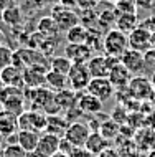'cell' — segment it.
<instances>
[{"label":"cell","instance_id":"6da1fadb","mask_svg":"<svg viewBox=\"0 0 155 157\" xmlns=\"http://www.w3.org/2000/svg\"><path fill=\"white\" fill-rule=\"evenodd\" d=\"M127 50H129L127 33L117 30V28H111L106 33V36L102 38V52L106 55H109V56L120 58Z\"/></svg>","mask_w":155,"mask_h":157},{"label":"cell","instance_id":"7a4b0ae2","mask_svg":"<svg viewBox=\"0 0 155 157\" xmlns=\"http://www.w3.org/2000/svg\"><path fill=\"white\" fill-rule=\"evenodd\" d=\"M0 104L3 109L20 116L25 111V91L18 86H5L0 93Z\"/></svg>","mask_w":155,"mask_h":157},{"label":"cell","instance_id":"3957f363","mask_svg":"<svg viewBox=\"0 0 155 157\" xmlns=\"http://www.w3.org/2000/svg\"><path fill=\"white\" fill-rule=\"evenodd\" d=\"M120 60L116 56H109V55H93L89 61L86 63L87 70H89L91 78H107L111 70L114 68Z\"/></svg>","mask_w":155,"mask_h":157},{"label":"cell","instance_id":"277c9868","mask_svg":"<svg viewBox=\"0 0 155 157\" xmlns=\"http://www.w3.org/2000/svg\"><path fill=\"white\" fill-rule=\"evenodd\" d=\"M91 81V75L86 63H73L68 73V86L73 91L81 93L87 90V84Z\"/></svg>","mask_w":155,"mask_h":157},{"label":"cell","instance_id":"5b68a950","mask_svg":"<svg viewBox=\"0 0 155 157\" xmlns=\"http://www.w3.org/2000/svg\"><path fill=\"white\" fill-rule=\"evenodd\" d=\"M48 116L43 114V111L31 109V111H23L18 116V127L20 129H31L36 132H45L46 129Z\"/></svg>","mask_w":155,"mask_h":157},{"label":"cell","instance_id":"8992f818","mask_svg":"<svg viewBox=\"0 0 155 157\" xmlns=\"http://www.w3.org/2000/svg\"><path fill=\"white\" fill-rule=\"evenodd\" d=\"M153 84L152 81L144 75L132 76L131 83H129V93L132 94L134 99L137 101H147L153 98Z\"/></svg>","mask_w":155,"mask_h":157},{"label":"cell","instance_id":"52a82bcc","mask_svg":"<svg viewBox=\"0 0 155 157\" xmlns=\"http://www.w3.org/2000/svg\"><path fill=\"white\" fill-rule=\"evenodd\" d=\"M91 132H93V131L89 129L87 124L76 121V122H71V124L68 126V129H66V132H65L63 137H65L68 142L73 144L74 147H84V144H86Z\"/></svg>","mask_w":155,"mask_h":157},{"label":"cell","instance_id":"ba28073f","mask_svg":"<svg viewBox=\"0 0 155 157\" xmlns=\"http://www.w3.org/2000/svg\"><path fill=\"white\" fill-rule=\"evenodd\" d=\"M86 91L91 93L93 96H96L98 99H101L102 103L109 101L116 94V88L112 86V83L109 81V78H91Z\"/></svg>","mask_w":155,"mask_h":157},{"label":"cell","instance_id":"9c48e42d","mask_svg":"<svg viewBox=\"0 0 155 157\" xmlns=\"http://www.w3.org/2000/svg\"><path fill=\"white\" fill-rule=\"evenodd\" d=\"M127 36H129V48L137 50V52H142V53H145L147 50L152 48V33L147 28L142 27L140 23Z\"/></svg>","mask_w":155,"mask_h":157},{"label":"cell","instance_id":"30bf717a","mask_svg":"<svg viewBox=\"0 0 155 157\" xmlns=\"http://www.w3.org/2000/svg\"><path fill=\"white\" fill-rule=\"evenodd\" d=\"M119 60L134 76L145 73V60H144V53L142 52H137V50L129 48Z\"/></svg>","mask_w":155,"mask_h":157},{"label":"cell","instance_id":"8fae6325","mask_svg":"<svg viewBox=\"0 0 155 157\" xmlns=\"http://www.w3.org/2000/svg\"><path fill=\"white\" fill-rule=\"evenodd\" d=\"M53 20L56 22L60 32H68L69 28H73L74 25L79 23V17L74 13L71 8L65 7V5H60L53 10Z\"/></svg>","mask_w":155,"mask_h":157},{"label":"cell","instance_id":"7c38bea8","mask_svg":"<svg viewBox=\"0 0 155 157\" xmlns=\"http://www.w3.org/2000/svg\"><path fill=\"white\" fill-rule=\"evenodd\" d=\"M60 141H61V137H58V136L50 134L45 131V132L40 134L36 152H38L41 157H53L58 151H60Z\"/></svg>","mask_w":155,"mask_h":157},{"label":"cell","instance_id":"4fadbf2b","mask_svg":"<svg viewBox=\"0 0 155 157\" xmlns=\"http://www.w3.org/2000/svg\"><path fill=\"white\" fill-rule=\"evenodd\" d=\"M132 76L134 75L119 61L111 70V73H109L107 78H109V81L112 83V86L116 88V91H119V90H127L129 83H131V79H132Z\"/></svg>","mask_w":155,"mask_h":157},{"label":"cell","instance_id":"5bb4252c","mask_svg":"<svg viewBox=\"0 0 155 157\" xmlns=\"http://www.w3.org/2000/svg\"><path fill=\"white\" fill-rule=\"evenodd\" d=\"M93 53L94 52L86 43H68L65 48V56H68L73 63H87Z\"/></svg>","mask_w":155,"mask_h":157},{"label":"cell","instance_id":"9a60e30c","mask_svg":"<svg viewBox=\"0 0 155 157\" xmlns=\"http://www.w3.org/2000/svg\"><path fill=\"white\" fill-rule=\"evenodd\" d=\"M76 106L84 114H98V113H101V109H102V101L98 99L96 96H93L91 93L81 91V93H78Z\"/></svg>","mask_w":155,"mask_h":157},{"label":"cell","instance_id":"2e32d148","mask_svg":"<svg viewBox=\"0 0 155 157\" xmlns=\"http://www.w3.org/2000/svg\"><path fill=\"white\" fill-rule=\"evenodd\" d=\"M46 68L43 66H28L23 70V83L28 88H40L45 84Z\"/></svg>","mask_w":155,"mask_h":157},{"label":"cell","instance_id":"e0dca14e","mask_svg":"<svg viewBox=\"0 0 155 157\" xmlns=\"http://www.w3.org/2000/svg\"><path fill=\"white\" fill-rule=\"evenodd\" d=\"M20 131L18 127V116L7 109L0 111V134L3 137L7 136H12V134H17Z\"/></svg>","mask_w":155,"mask_h":157},{"label":"cell","instance_id":"ac0fdd59","mask_svg":"<svg viewBox=\"0 0 155 157\" xmlns=\"http://www.w3.org/2000/svg\"><path fill=\"white\" fill-rule=\"evenodd\" d=\"M40 134L41 132H36V131H31V129H20L17 132V144L25 152L35 151L40 141Z\"/></svg>","mask_w":155,"mask_h":157},{"label":"cell","instance_id":"d6986e66","mask_svg":"<svg viewBox=\"0 0 155 157\" xmlns=\"http://www.w3.org/2000/svg\"><path fill=\"white\" fill-rule=\"evenodd\" d=\"M0 78L5 86H18V88H23L25 83H23V70L22 68H17L13 65L3 68L0 70Z\"/></svg>","mask_w":155,"mask_h":157},{"label":"cell","instance_id":"ffe728a7","mask_svg":"<svg viewBox=\"0 0 155 157\" xmlns=\"http://www.w3.org/2000/svg\"><path fill=\"white\" fill-rule=\"evenodd\" d=\"M84 147L89 152H93L94 155H98L99 152H102V151H106L107 147H111V141H107V139L104 137L101 132L93 131V132L89 134V137H87Z\"/></svg>","mask_w":155,"mask_h":157},{"label":"cell","instance_id":"44dd1931","mask_svg":"<svg viewBox=\"0 0 155 157\" xmlns=\"http://www.w3.org/2000/svg\"><path fill=\"white\" fill-rule=\"evenodd\" d=\"M45 84L54 93L63 91V90L68 88V76L56 73V71H53V70H48L46 75H45Z\"/></svg>","mask_w":155,"mask_h":157},{"label":"cell","instance_id":"7402d4cb","mask_svg":"<svg viewBox=\"0 0 155 157\" xmlns=\"http://www.w3.org/2000/svg\"><path fill=\"white\" fill-rule=\"evenodd\" d=\"M140 23L139 17L137 13H117V18H116V28L124 33H131L134 28H137Z\"/></svg>","mask_w":155,"mask_h":157},{"label":"cell","instance_id":"603a6c76","mask_svg":"<svg viewBox=\"0 0 155 157\" xmlns=\"http://www.w3.org/2000/svg\"><path fill=\"white\" fill-rule=\"evenodd\" d=\"M69 122L66 121V117H60L56 114H48V121H46V132L50 134H54L58 137H63L68 129Z\"/></svg>","mask_w":155,"mask_h":157},{"label":"cell","instance_id":"cb8c5ba5","mask_svg":"<svg viewBox=\"0 0 155 157\" xmlns=\"http://www.w3.org/2000/svg\"><path fill=\"white\" fill-rule=\"evenodd\" d=\"M54 101H56V104L60 106V109H69L73 108V106H76V101H78V93L73 91L69 88H66V90L63 91H58L56 94H54Z\"/></svg>","mask_w":155,"mask_h":157},{"label":"cell","instance_id":"d4e9b609","mask_svg":"<svg viewBox=\"0 0 155 157\" xmlns=\"http://www.w3.org/2000/svg\"><path fill=\"white\" fill-rule=\"evenodd\" d=\"M66 40H68V43H86L87 27H84V25H81V23L74 25L73 28H69V30L66 32Z\"/></svg>","mask_w":155,"mask_h":157},{"label":"cell","instance_id":"484cf974","mask_svg":"<svg viewBox=\"0 0 155 157\" xmlns=\"http://www.w3.org/2000/svg\"><path fill=\"white\" fill-rule=\"evenodd\" d=\"M98 132H101L107 141L112 142V139L117 137V134L120 132V124H117L114 119H107V121H102L99 124V129Z\"/></svg>","mask_w":155,"mask_h":157},{"label":"cell","instance_id":"4316f807","mask_svg":"<svg viewBox=\"0 0 155 157\" xmlns=\"http://www.w3.org/2000/svg\"><path fill=\"white\" fill-rule=\"evenodd\" d=\"M71 66H73V61L68 56H53L50 60V70L61 73V75H66V76H68Z\"/></svg>","mask_w":155,"mask_h":157},{"label":"cell","instance_id":"83f0119b","mask_svg":"<svg viewBox=\"0 0 155 157\" xmlns=\"http://www.w3.org/2000/svg\"><path fill=\"white\" fill-rule=\"evenodd\" d=\"M38 32L43 33V36L53 38L58 32H60V28H58L56 22L53 20V17H45V18H41L40 23H38Z\"/></svg>","mask_w":155,"mask_h":157},{"label":"cell","instance_id":"f1b7e54d","mask_svg":"<svg viewBox=\"0 0 155 157\" xmlns=\"http://www.w3.org/2000/svg\"><path fill=\"white\" fill-rule=\"evenodd\" d=\"M20 18H22V12H20V8L15 7V5L8 7L7 10L2 12V20H3L7 25H10V27H13V25L18 23Z\"/></svg>","mask_w":155,"mask_h":157},{"label":"cell","instance_id":"f546056e","mask_svg":"<svg viewBox=\"0 0 155 157\" xmlns=\"http://www.w3.org/2000/svg\"><path fill=\"white\" fill-rule=\"evenodd\" d=\"M114 8L117 13H137V10H139L135 0H119Z\"/></svg>","mask_w":155,"mask_h":157},{"label":"cell","instance_id":"4dcf8cb0","mask_svg":"<svg viewBox=\"0 0 155 157\" xmlns=\"http://www.w3.org/2000/svg\"><path fill=\"white\" fill-rule=\"evenodd\" d=\"M13 61V50L7 45H0V70L10 66Z\"/></svg>","mask_w":155,"mask_h":157},{"label":"cell","instance_id":"1f68e13d","mask_svg":"<svg viewBox=\"0 0 155 157\" xmlns=\"http://www.w3.org/2000/svg\"><path fill=\"white\" fill-rule=\"evenodd\" d=\"M25 152L18 144H7L2 151V157H25Z\"/></svg>","mask_w":155,"mask_h":157},{"label":"cell","instance_id":"d6a6232c","mask_svg":"<svg viewBox=\"0 0 155 157\" xmlns=\"http://www.w3.org/2000/svg\"><path fill=\"white\" fill-rule=\"evenodd\" d=\"M144 60H145V73L152 75L155 71V48H150L144 53Z\"/></svg>","mask_w":155,"mask_h":157},{"label":"cell","instance_id":"836d02e7","mask_svg":"<svg viewBox=\"0 0 155 157\" xmlns=\"http://www.w3.org/2000/svg\"><path fill=\"white\" fill-rule=\"evenodd\" d=\"M111 119H114L117 124H122L124 121H127L129 119V114H127V108H124L122 104H119L117 108L112 111L111 114Z\"/></svg>","mask_w":155,"mask_h":157},{"label":"cell","instance_id":"e575fe53","mask_svg":"<svg viewBox=\"0 0 155 157\" xmlns=\"http://www.w3.org/2000/svg\"><path fill=\"white\" fill-rule=\"evenodd\" d=\"M140 25L144 28H147L150 33H155V15H150V17H147V18L140 20Z\"/></svg>","mask_w":155,"mask_h":157},{"label":"cell","instance_id":"d590c367","mask_svg":"<svg viewBox=\"0 0 155 157\" xmlns=\"http://www.w3.org/2000/svg\"><path fill=\"white\" fill-rule=\"evenodd\" d=\"M71 157H96L93 152H89L86 149V147H76V149L73 151V154Z\"/></svg>","mask_w":155,"mask_h":157},{"label":"cell","instance_id":"8d00e7d4","mask_svg":"<svg viewBox=\"0 0 155 157\" xmlns=\"http://www.w3.org/2000/svg\"><path fill=\"white\" fill-rule=\"evenodd\" d=\"M137 7L142 8V10H153L155 7V0H135Z\"/></svg>","mask_w":155,"mask_h":157},{"label":"cell","instance_id":"74e56055","mask_svg":"<svg viewBox=\"0 0 155 157\" xmlns=\"http://www.w3.org/2000/svg\"><path fill=\"white\" fill-rule=\"evenodd\" d=\"M96 157H120V154H119V151H117V149H114V147H107L106 151L99 152Z\"/></svg>","mask_w":155,"mask_h":157},{"label":"cell","instance_id":"f35d334b","mask_svg":"<svg viewBox=\"0 0 155 157\" xmlns=\"http://www.w3.org/2000/svg\"><path fill=\"white\" fill-rule=\"evenodd\" d=\"M13 2L15 0H0V12H3V10H7L8 7H12Z\"/></svg>","mask_w":155,"mask_h":157},{"label":"cell","instance_id":"ab89813d","mask_svg":"<svg viewBox=\"0 0 155 157\" xmlns=\"http://www.w3.org/2000/svg\"><path fill=\"white\" fill-rule=\"evenodd\" d=\"M60 3H61V5H65V7H74V5H76V3H78V0H60Z\"/></svg>","mask_w":155,"mask_h":157},{"label":"cell","instance_id":"60d3db41","mask_svg":"<svg viewBox=\"0 0 155 157\" xmlns=\"http://www.w3.org/2000/svg\"><path fill=\"white\" fill-rule=\"evenodd\" d=\"M25 157H41L38 152H36V149L35 151H30V152H27V154H25Z\"/></svg>","mask_w":155,"mask_h":157},{"label":"cell","instance_id":"b9f144b4","mask_svg":"<svg viewBox=\"0 0 155 157\" xmlns=\"http://www.w3.org/2000/svg\"><path fill=\"white\" fill-rule=\"evenodd\" d=\"M53 157H69V155H68V154H63V152L58 151V152H56V154H54Z\"/></svg>","mask_w":155,"mask_h":157},{"label":"cell","instance_id":"7bdbcfd3","mask_svg":"<svg viewBox=\"0 0 155 157\" xmlns=\"http://www.w3.org/2000/svg\"><path fill=\"white\" fill-rule=\"evenodd\" d=\"M150 81H152V84H153V88H155V71L152 75H150Z\"/></svg>","mask_w":155,"mask_h":157},{"label":"cell","instance_id":"ee69618b","mask_svg":"<svg viewBox=\"0 0 155 157\" xmlns=\"http://www.w3.org/2000/svg\"><path fill=\"white\" fill-rule=\"evenodd\" d=\"M3 38H5V36H3V32L0 30V45H3Z\"/></svg>","mask_w":155,"mask_h":157},{"label":"cell","instance_id":"f6af8a7d","mask_svg":"<svg viewBox=\"0 0 155 157\" xmlns=\"http://www.w3.org/2000/svg\"><path fill=\"white\" fill-rule=\"evenodd\" d=\"M152 48H155V33H152Z\"/></svg>","mask_w":155,"mask_h":157},{"label":"cell","instance_id":"bcb514c9","mask_svg":"<svg viewBox=\"0 0 155 157\" xmlns=\"http://www.w3.org/2000/svg\"><path fill=\"white\" fill-rule=\"evenodd\" d=\"M5 88V84H3V81H2V78H0V93H2V90Z\"/></svg>","mask_w":155,"mask_h":157},{"label":"cell","instance_id":"7dc6e473","mask_svg":"<svg viewBox=\"0 0 155 157\" xmlns=\"http://www.w3.org/2000/svg\"><path fill=\"white\" fill-rule=\"evenodd\" d=\"M107 2H109V3H112V5H116V3L119 2V0H107Z\"/></svg>","mask_w":155,"mask_h":157},{"label":"cell","instance_id":"c3c4849f","mask_svg":"<svg viewBox=\"0 0 155 157\" xmlns=\"http://www.w3.org/2000/svg\"><path fill=\"white\" fill-rule=\"evenodd\" d=\"M147 157H155V149H153V151H152V152H150V154H149V155H147Z\"/></svg>","mask_w":155,"mask_h":157},{"label":"cell","instance_id":"681fc988","mask_svg":"<svg viewBox=\"0 0 155 157\" xmlns=\"http://www.w3.org/2000/svg\"><path fill=\"white\" fill-rule=\"evenodd\" d=\"M98 2H107V0H98Z\"/></svg>","mask_w":155,"mask_h":157},{"label":"cell","instance_id":"f907efd6","mask_svg":"<svg viewBox=\"0 0 155 157\" xmlns=\"http://www.w3.org/2000/svg\"><path fill=\"white\" fill-rule=\"evenodd\" d=\"M0 20H2V12H0Z\"/></svg>","mask_w":155,"mask_h":157}]
</instances>
